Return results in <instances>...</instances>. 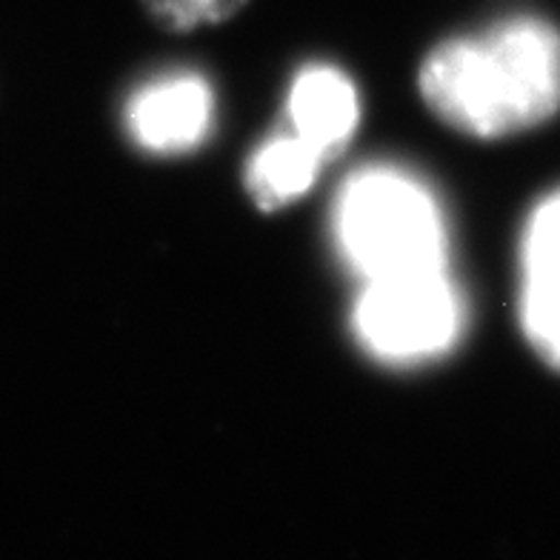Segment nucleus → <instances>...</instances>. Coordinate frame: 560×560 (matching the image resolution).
Instances as JSON below:
<instances>
[{
    "instance_id": "1",
    "label": "nucleus",
    "mask_w": 560,
    "mask_h": 560,
    "mask_svg": "<svg viewBox=\"0 0 560 560\" xmlns=\"http://www.w3.org/2000/svg\"><path fill=\"white\" fill-rule=\"evenodd\" d=\"M423 104L469 138L529 132L560 112V32L538 15L503 18L478 35L450 37L423 58Z\"/></svg>"
},
{
    "instance_id": "2",
    "label": "nucleus",
    "mask_w": 560,
    "mask_h": 560,
    "mask_svg": "<svg viewBox=\"0 0 560 560\" xmlns=\"http://www.w3.org/2000/svg\"><path fill=\"white\" fill-rule=\"evenodd\" d=\"M340 258L363 283L395 275L438 272L450 260L441 200L400 166H363L343 180L332 207Z\"/></svg>"
},
{
    "instance_id": "3",
    "label": "nucleus",
    "mask_w": 560,
    "mask_h": 560,
    "mask_svg": "<svg viewBox=\"0 0 560 560\" xmlns=\"http://www.w3.org/2000/svg\"><path fill=\"white\" fill-rule=\"evenodd\" d=\"M464 326V295L446 269L369 280L352 310L358 343L389 366H412L452 352Z\"/></svg>"
},
{
    "instance_id": "4",
    "label": "nucleus",
    "mask_w": 560,
    "mask_h": 560,
    "mask_svg": "<svg viewBox=\"0 0 560 560\" xmlns=\"http://www.w3.org/2000/svg\"><path fill=\"white\" fill-rule=\"evenodd\" d=\"M517 317L529 347L560 372V189L532 209L521 235Z\"/></svg>"
},
{
    "instance_id": "5",
    "label": "nucleus",
    "mask_w": 560,
    "mask_h": 560,
    "mask_svg": "<svg viewBox=\"0 0 560 560\" xmlns=\"http://www.w3.org/2000/svg\"><path fill=\"white\" fill-rule=\"evenodd\" d=\"M214 95L200 74H166L140 86L124 109L129 138L152 155H186L207 143Z\"/></svg>"
},
{
    "instance_id": "6",
    "label": "nucleus",
    "mask_w": 560,
    "mask_h": 560,
    "mask_svg": "<svg viewBox=\"0 0 560 560\" xmlns=\"http://www.w3.org/2000/svg\"><path fill=\"white\" fill-rule=\"evenodd\" d=\"M289 124L326 163L338 158L361 124L358 89L347 72L329 63H310L289 86Z\"/></svg>"
},
{
    "instance_id": "7",
    "label": "nucleus",
    "mask_w": 560,
    "mask_h": 560,
    "mask_svg": "<svg viewBox=\"0 0 560 560\" xmlns=\"http://www.w3.org/2000/svg\"><path fill=\"white\" fill-rule=\"evenodd\" d=\"M324 163L295 132L275 135L246 163L244 186L260 212H280L310 192Z\"/></svg>"
},
{
    "instance_id": "8",
    "label": "nucleus",
    "mask_w": 560,
    "mask_h": 560,
    "mask_svg": "<svg viewBox=\"0 0 560 560\" xmlns=\"http://www.w3.org/2000/svg\"><path fill=\"white\" fill-rule=\"evenodd\" d=\"M249 0H143L155 23L172 32H192L235 18Z\"/></svg>"
}]
</instances>
